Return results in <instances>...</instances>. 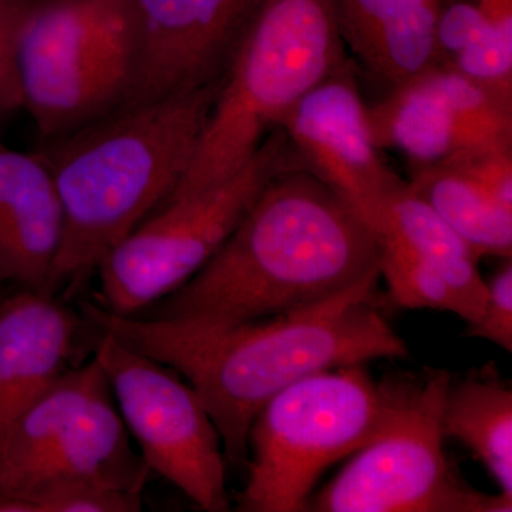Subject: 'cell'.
I'll list each match as a JSON object with an SVG mask.
<instances>
[{"label": "cell", "mask_w": 512, "mask_h": 512, "mask_svg": "<svg viewBox=\"0 0 512 512\" xmlns=\"http://www.w3.org/2000/svg\"><path fill=\"white\" fill-rule=\"evenodd\" d=\"M379 268L345 291L268 318L204 326L114 315L84 303L86 319L141 355L177 370L207 407L229 463L248 460V434L272 397L303 377L379 359H406L389 325Z\"/></svg>", "instance_id": "cell-1"}, {"label": "cell", "mask_w": 512, "mask_h": 512, "mask_svg": "<svg viewBox=\"0 0 512 512\" xmlns=\"http://www.w3.org/2000/svg\"><path fill=\"white\" fill-rule=\"evenodd\" d=\"M379 268L375 232L305 168L272 178L187 284L136 315L218 326L325 301Z\"/></svg>", "instance_id": "cell-2"}, {"label": "cell", "mask_w": 512, "mask_h": 512, "mask_svg": "<svg viewBox=\"0 0 512 512\" xmlns=\"http://www.w3.org/2000/svg\"><path fill=\"white\" fill-rule=\"evenodd\" d=\"M221 87L120 110L66 136L40 140L36 151L52 171L64 214L53 291L96 271L173 195Z\"/></svg>", "instance_id": "cell-3"}, {"label": "cell", "mask_w": 512, "mask_h": 512, "mask_svg": "<svg viewBox=\"0 0 512 512\" xmlns=\"http://www.w3.org/2000/svg\"><path fill=\"white\" fill-rule=\"evenodd\" d=\"M348 60L333 0H264L165 202L237 174L292 107Z\"/></svg>", "instance_id": "cell-4"}, {"label": "cell", "mask_w": 512, "mask_h": 512, "mask_svg": "<svg viewBox=\"0 0 512 512\" xmlns=\"http://www.w3.org/2000/svg\"><path fill=\"white\" fill-rule=\"evenodd\" d=\"M141 60L134 0H30L16 40L22 109L40 140L123 110Z\"/></svg>", "instance_id": "cell-5"}, {"label": "cell", "mask_w": 512, "mask_h": 512, "mask_svg": "<svg viewBox=\"0 0 512 512\" xmlns=\"http://www.w3.org/2000/svg\"><path fill=\"white\" fill-rule=\"evenodd\" d=\"M387 404L386 380L376 383L365 365L313 373L276 394L249 429L238 510L308 511L320 476L372 440Z\"/></svg>", "instance_id": "cell-6"}, {"label": "cell", "mask_w": 512, "mask_h": 512, "mask_svg": "<svg viewBox=\"0 0 512 512\" xmlns=\"http://www.w3.org/2000/svg\"><path fill=\"white\" fill-rule=\"evenodd\" d=\"M451 375L426 369L390 377L382 426L308 505L316 512H510L512 498L481 493L444 453Z\"/></svg>", "instance_id": "cell-7"}, {"label": "cell", "mask_w": 512, "mask_h": 512, "mask_svg": "<svg viewBox=\"0 0 512 512\" xmlns=\"http://www.w3.org/2000/svg\"><path fill=\"white\" fill-rule=\"evenodd\" d=\"M305 168L281 127L237 174L157 208L101 259L99 303L136 316L177 291L207 265L272 178Z\"/></svg>", "instance_id": "cell-8"}, {"label": "cell", "mask_w": 512, "mask_h": 512, "mask_svg": "<svg viewBox=\"0 0 512 512\" xmlns=\"http://www.w3.org/2000/svg\"><path fill=\"white\" fill-rule=\"evenodd\" d=\"M148 473L128 441L96 357L67 370L0 434L3 497L25 501L59 481H93L141 493Z\"/></svg>", "instance_id": "cell-9"}, {"label": "cell", "mask_w": 512, "mask_h": 512, "mask_svg": "<svg viewBox=\"0 0 512 512\" xmlns=\"http://www.w3.org/2000/svg\"><path fill=\"white\" fill-rule=\"evenodd\" d=\"M99 332L94 357L148 470L180 488L201 510L228 511L227 458L201 397L170 367Z\"/></svg>", "instance_id": "cell-10"}, {"label": "cell", "mask_w": 512, "mask_h": 512, "mask_svg": "<svg viewBox=\"0 0 512 512\" xmlns=\"http://www.w3.org/2000/svg\"><path fill=\"white\" fill-rule=\"evenodd\" d=\"M262 2L134 0L141 60L124 109L224 83Z\"/></svg>", "instance_id": "cell-11"}, {"label": "cell", "mask_w": 512, "mask_h": 512, "mask_svg": "<svg viewBox=\"0 0 512 512\" xmlns=\"http://www.w3.org/2000/svg\"><path fill=\"white\" fill-rule=\"evenodd\" d=\"M356 70L348 60L306 93L279 127L303 167L338 191L369 224L377 202L403 180L383 163L373 141Z\"/></svg>", "instance_id": "cell-12"}, {"label": "cell", "mask_w": 512, "mask_h": 512, "mask_svg": "<svg viewBox=\"0 0 512 512\" xmlns=\"http://www.w3.org/2000/svg\"><path fill=\"white\" fill-rule=\"evenodd\" d=\"M63 231L62 201L45 160L0 141V282L52 295Z\"/></svg>", "instance_id": "cell-13"}, {"label": "cell", "mask_w": 512, "mask_h": 512, "mask_svg": "<svg viewBox=\"0 0 512 512\" xmlns=\"http://www.w3.org/2000/svg\"><path fill=\"white\" fill-rule=\"evenodd\" d=\"M80 328L50 293L25 289L0 301V434L70 370Z\"/></svg>", "instance_id": "cell-14"}, {"label": "cell", "mask_w": 512, "mask_h": 512, "mask_svg": "<svg viewBox=\"0 0 512 512\" xmlns=\"http://www.w3.org/2000/svg\"><path fill=\"white\" fill-rule=\"evenodd\" d=\"M343 45L390 90L439 66L443 0H333Z\"/></svg>", "instance_id": "cell-15"}, {"label": "cell", "mask_w": 512, "mask_h": 512, "mask_svg": "<svg viewBox=\"0 0 512 512\" xmlns=\"http://www.w3.org/2000/svg\"><path fill=\"white\" fill-rule=\"evenodd\" d=\"M367 120L376 147L400 151L413 168L480 150L447 103L437 67L367 106Z\"/></svg>", "instance_id": "cell-16"}, {"label": "cell", "mask_w": 512, "mask_h": 512, "mask_svg": "<svg viewBox=\"0 0 512 512\" xmlns=\"http://www.w3.org/2000/svg\"><path fill=\"white\" fill-rule=\"evenodd\" d=\"M375 235L392 238L439 269L466 302L471 323L483 312L487 281L476 255L433 208L402 181L377 202L369 218Z\"/></svg>", "instance_id": "cell-17"}, {"label": "cell", "mask_w": 512, "mask_h": 512, "mask_svg": "<svg viewBox=\"0 0 512 512\" xmlns=\"http://www.w3.org/2000/svg\"><path fill=\"white\" fill-rule=\"evenodd\" d=\"M443 433L471 450L500 493L512 498V390L497 366L451 380L443 409Z\"/></svg>", "instance_id": "cell-18"}, {"label": "cell", "mask_w": 512, "mask_h": 512, "mask_svg": "<svg viewBox=\"0 0 512 512\" xmlns=\"http://www.w3.org/2000/svg\"><path fill=\"white\" fill-rule=\"evenodd\" d=\"M441 220L483 256L512 255V210L493 200L466 175L444 164L413 168L409 181Z\"/></svg>", "instance_id": "cell-19"}, {"label": "cell", "mask_w": 512, "mask_h": 512, "mask_svg": "<svg viewBox=\"0 0 512 512\" xmlns=\"http://www.w3.org/2000/svg\"><path fill=\"white\" fill-rule=\"evenodd\" d=\"M380 279L387 286V302L397 308L450 312L464 322L471 313L439 269L392 238L376 235Z\"/></svg>", "instance_id": "cell-20"}, {"label": "cell", "mask_w": 512, "mask_h": 512, "mask_svg": "<svg viewBox=\"0 0 512 512\" xmlns=\"http://www.w3.org/2000/svg\"><path fill=\"white\" fill-rule=\"evenodd\" d=\"M36 512H138L141 493L93 481L47 484L25 498Z\"/></svg>", "instance_id": "cell-21"}, {"label": "cell", "mask_w": 512, "mask_h": 512, "mask_svg": "<svg viewBox=\"0 0 512 512\" xmlns=\"http://www.w3.org/2000/svg\"><path fill=\"white\" fill-rule=\"evenodd\" d=\"M471 338L487 340L505 352H512V264L511 258L487 281L483 312L467 325Z\"/></svg>", "instance_id": "cell-22"}, {"label": "cell", "mask_w": 512, "mask_h": 512, "mask_svg": "<svg viewBox=\"0 0 512 512\" xmlns=\"http://www.w3.org/2000/svg\"><path fill=\"white\" fill-rule=\"evenodd\" d=\"M440 164L466 175L498 204L512 210V148L467 151Z\"/></svg>", "instance_id": "cell-23"}, {"label": "cell", "mask_w": 512, "mask_h": 512, "mask_svg": "<svg viewBox=\"0 0 512 512\" xmlns=\"http://www.w3.org/2000/svg\"><path fill=\"white\" fill-rule=\"evenodd\" d=\"M30 0H0V127L22 109L16 40Z\"/></svg>", "instance_id": "cell-24"}, {"label": "cell", "mask_w": 512, "mask_h": 512, "mask_svg": "<svg viewBox=\"0 0 512 512\" xmlns=\"http://www.w3.org/2000/svg\"><path fill=\"white\" fill-rule=\"evenodd\" d=\"M501 35L512 39V0H470Z\"/></svg>", "instance_id": "cell-25"}, {"label": "cell", "mask_w": 512, "mask_h": 512, "mask_svg": "<svg viewBox=\"0 0 512 512\" xmlns=\"http://www.w3.org/2000/svg\"><path fill=\"white\" fill-rule=\"evenodd\" d=\"M443 2H446V0H443Z\"/></svg>", "instance_id": "cell-26"}]
</instances>
